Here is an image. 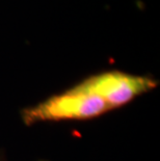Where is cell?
<instances>
[{"label":"cell","mask_w":160,"mask_h":161,"mask_svg":"<svg viewBox=\"0 0 160 161\" xmlns=\"http://www.w3.org/2000/svg\"><path fill=\"white\" fill-rule=\"evenodd\" d=\"M0 161H4V158H3V156H2L1 153H0Z\"/></svg>","instance_id":"3957f363"},{"label":"cell","mask_w":160,"mask_h":161,"mask_svg":"<svg viewBox=\"0 0 160 161\" xmlns=\"http://www.w3.org/2000/svg\"><path fill=\"white\" fill-rule=\"evenodd\" d=\"M108 111L110 108L100 97L74 85L23 109L22 121L27 126L43 122L82 121L97 118Z\"/></svg>","instance_id":"6da1fadb"},{"label":"cell","mask_w":160,"mask_h":161,"mask_svg":"<svg viewBox=\"0 0 160 161\" xmlns=\"http://www.w3.org/2000/svg\"><path fill=\"white\" fill-rule=\"evenodd\" d=\"M76 85L81 90L97 95L112 110L153 91L158 86V80L148 75L111 70L91 75Z\"/></svg>","instance_id":"7a4b0ae2"}]
</instances>
